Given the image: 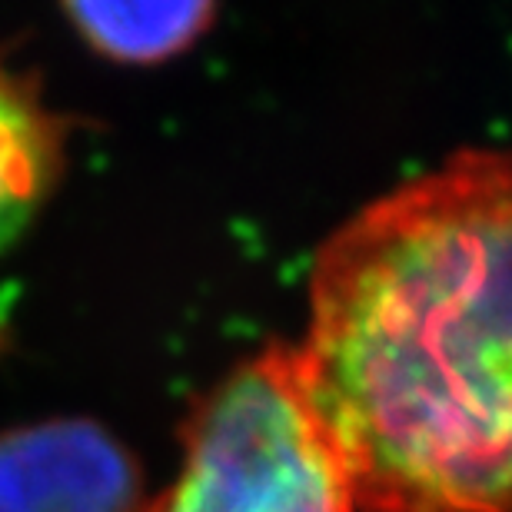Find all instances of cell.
Segmentation results:
<instances>
[{"instance_id": "6da1fadb", "label": "cell", "mask_w": 512, "mask_h": 512, "mask_svg": "<svg viewBox=\"0 0 512 512\" xmlns=\"http://www.w3.org/2000/svg\"><path fill=\"white\" fill-rule=\"evenodd\" d=\"M290 350L360 512H512V150L353 213Z\"/></svg>"}, {"instance_id": "7a4b0ae2", "label": "cell", "mask_w": 512, "mask_h": 512, "mask_svg": "<svg viewBox=\"0 0 512 512\" xmlns=\"http://www.w3.org/2000/svg\"><path fill=\"white\" fill-rule=\"evenodd\" d=\"M143 512H360L290 346H266L193 406L180 473Z\"/></svg>"}, {"instance_id": "3957f363", "label": "cell", "mask_w": 512, "mask_h": 512, "mask_svg": "<svg viewBox=\"0 0 512 512\" xmlns=\"http://www.w3.org/2000/svg\"><path fill=\"white\" fill-rule=\"evenodd\" d=\"M130 449L90 419H44L0 433V512H143Z\"/></svg>"}, {"instance_id": "277c9868", "label": "cell", "mask_w": 512, "mask_h": 512, "mask_svg": "<svg viewBox=\"0 0 512 512\" xmlns=\"http://www.w3.org/2000/svg\"><path fill=\"white\" fill-rule=\"evenodd\" d=\"M64 167V130L24 77L0 60V253L37 217Z\"/></svg>"}, {"instance_id": "5b68a950", "label": "cell", "mask_w": 512, "mask_h": 512, "mask_svg": "<svg viewBox=\"0 0 512 512\" xmlns=\"http://www.w3.org/2000/svg\"><path fill=\"white\" fill-rule=\"evenodd\" d=\"M97 54L124 64H160L197 44L217 0H64Z\"/></svg>"}]
</instances>
